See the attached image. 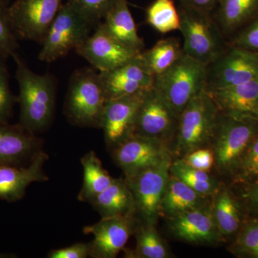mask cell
<instances>
[{
	"mask_svg": "<svg viewBox=\"0 0 258 258\" xmlns=\"http://www.w3.org/2000/svg\"><path fill=\"white\" fill-rule=\"evenodd\" d=\"M147 91L107 101L100 128L110 149L134 135L139 108Z\"/></svg>",
	"mask_w": 258,
	"mask_h": 258,
	"instance_id": "9a60e30c",
	"label": "cell"
},
{
	"mask_svg": "<svg viewBox=\"0 0 258 258\" xmlns=\"http://www.w3.org/2000/svg\"><path fill=\"white\" fill-rule=\"evenodd\" d=\"M101 217L135 215L133 194L125 178L114 179L110 186L89 203Z\"/></svg>",
	"mask_w": 258,
	"mask_h": 258,
	"instance_id": "cb8c5ba5",
	"label": "cell"
},
{
	"mask_svg": "<svg viewBox=\"0 0 258 258\" xmlns=\"http://www.w3.org/2000/svg\"><path fill=\"white\" fill-rule=\"evenodd\" d=\"M13 57L17 64L15 77L20 88V123L35 134L46 128L52 120L57 83L52 75L34 73L18 52Z\"/></svg>",
	"mask_w": 258,
	"mask_h": 258,
	"instance_id": "6da1fadb",
	"label": "cell"
},
{
	"mask_svg": "<svg viewBox=\"0 0 258 258\" xmlns=\"http://www.w3.org/2000/svg\"><path fill=\"white\" fill-rule=\"evenodd\" d=\"M179 40L174 37L161 39L141 54L142 60L153 76H159L170 69L183 55Z\"/></svg>",
	"mask_w": 258,
	"mask_h": 258,
	"instance_id": "484cf974",
	"label": "cell"
},
{
	"mask_svg": "<svg viewBox=\"0 0 258 258\" xmlns=\"http://www.w3.org/2000/svg\"><path fill=\"white\" fill-rule=\"evenodd\" d=\"M107 103L99 73L91 68L75 71L70 79L64 113L70 121L83 127L100 128Z\"/></svg>",
	"mask_w": 258,
	"mask_h": 258,
	"instance_id": "52a82bcc",
	"label": "cell"
},
{
	"mask_svg": "<svg viewBox=\"0 0 258 258\" xmlns=\"http://www.w3.org/2000/svg\"><path fill=\"white\" fill-rule=\"evenodd\" d=\"M258 134V120L220 111L210 147L215 166L222 176L232 178L249 144Z\"/></svg>",
	"mask_w": 258,
	"mask_h": 258,
	"instance_id": "277c9868",
	"label": "cell"
},
{
	"mask_svg": "<svg viewBox=\"0 0 258 258\" xmlns=\"http://www.w3.org/2000/svg\"><path fill=\"white\" fill-rule=\"evenodd\" d=\"M180 159L191 167L209 172L215 165V157L211 147L200 148Z\"/></svg>",
	"mask_w": 258,
	"mask_h": 258,
	"instance_id": "d590c367",
	"label": "cell"
},
{
	"mask_svg": "<svg viewBox=\"0 0 258 258\" xmlns=\"http://www.w3.org/2000/svg\"><path fill=\"white\" fill-rule=\"evenodd\" d=\"M172 159L125 176L133 194L137 212L145 223L155 225L161 215V202L170 176Z\"/></svg>",
	"mask_w": 258,
	"mask_h": 258,
	"instance_id": "ba28073f",
	"label": "cell"
},
{
	"mask_svg": "<svg viewBox=\"0 0 258 258\" xmlns=\"http://www.w3.org/2000/svg\"><path fill=\"white\" fill-rule=\"evenodd\" d=\"M147 23L159 33L180 30V15L173 0H154L146 11Z\"/></svg>",
	"mask_w": 258,
	"mask_h": 258,
	"instance_id": "f546056e",
	"label": "cell"
},
{
	"mask_svg": "<svg viewBox=\"0 0 258 258\" xmlns=\"http://www.w3.org/2000/svg\"><path fill=\"white\" fill-rule=\"evenodd\" d=\"M6 61L0 60V121L8 122L13 115V106L18 103L10 88V74Z\"/></svg>",
	"mask_w": 258,
	"mask_h": 258,
	"instance_id": "836d02e7",
	"label": "cell"
},
{
	"mask_svg": "<svg viewBox=\"0 0 258 258\" xmlns=\"http://www.w3.org/2000/svg\"><path fill=\"white\" fill-rule=\"evenodd\" d=\"M171 233L178 240L195 244H215L223 242L217 229L211 203L168 218Z\"/></svg>",
	"mask_w": 258,
	"mask_h": 258,
	"instance_id": "2e32d148",
	"label": "cell"
},
{
	"mask_svg": "<svg viewBox=\"0 0 258 258\" xmlns=\"http://www.w3.org/2000/svg\"><path fill=\"white\" fill-rule=\"evenodd\" d=\"M2 2H3V3H5V4L9 5V3L10 0H1Z\"/></svg>",
	"mask_w": 258,
	"mask_h": 258,
	"instance_id": "60d3db41",
	"label": "cell"
},
{
	"mask_svg": "<svg viewBox=\"0 0 258 258\" xmlns=\"http://www.w3.org/2000/svg\"><path fill=\"white\" fill-rule=\"evenodd\" d=\"M101 23L111 36L134 50L144 51V40L139 35L127 0H118Z\"/></svg>",
	"mask_w": 258,
	"mask_h": 258,
	"instance_id": "7402d4cb",
	"label": "cell"
},
{
	"mask_svg": "<svg viewBox=\"0 0 258 258\" xmlns=\"http://www.w3.org/2000/svg\"><path fill=\"white\" fill-rule=\"evenodd\" d=\"M18 41L12 26L9 5L0 0V60L6 61L18 52Z\"/></svg>",
	"mask_w": 258,
	"mask_h": 258,
	"instance_id": "d6a6232c",
	"label": "cell"
},
{
	"mask_svg": "<svg viewBox=\"0 0 258 258\" xmlns=\"http://www.w3.org/2000/svg\"><path fill=\"white\" fill-rule=\"evenodd\" d=\"M228 44L258 53V16L236 33Z\"/></svg>",
	"mask_w": 258,
	"mask_h": 258,
	"instance_id": "e575fe53",
	"label": "cell"
},
{
	"mask_svg": "<svg viewBox=\"0 0 258 258\" xmlns=\"http://www.w3.org/2000/svg\"><path fill=\"white\" fill-rule=\"evenodd\" d=\"M179 2L180 5L188 8L213 14L218 0H179Z\"/></svg>",
	"mask_w": 258,
	"mask_h": 258,
	"instance_id": "ab89813d",
	"label": "cell"
},
{
	"mask_svg": "<svg viewBox=\"0 0 258 258\" xmlns=\"http://www.w3.org/2000/svg\"><path fill=\"white\" fill-rule=\"evenodd\" d=\"M170 173L197 192L208 198H212L222 184L209 171L191 167L180 158L172 159Z\"/></svg>",
	"mask_w": 258,
	"mask_h": 258,
	"instance_id": "f1b7e54d",
	"label": "cell"
},
{
	"mask_svg": "<svg viewBox=\"0 0 258 258\" xmlns=\"http://www.w3.org/2000/svg\"><path fill=\"white\" fill-rule=\"evenodd\" d=\"M232 179L242 185L258 183V134L244 152Z\"/></svg>",
	"mask_w": 258,
	"mask_h": 258,
	"instance_id": "1f68e13d",
	"label": "cell"
},
{
	"mask_svg": "<svg viewBox=\"0 0 258 258\" xmlns=\"http://www.w3.org/2000/svg\"><path fill=\"white\" fill-rule=\"evenodd\" d=\"M76 52L99 72L111 71L137 59L142 52L134 50L111 36L101 24Z\"/></svg>",
	"mask_w": 258,
	"mask_h": 258,
	"instance_id": "4fadbf2b",
	"label": "cell"
},
{
	"mask_svg": "<svg viewBox=\"0 0 258 258\" xmlns=\"http://www.w3.org/2000/svg\"><path fill=\"white\" fill-rule=\"evenodd\" d=\"M98 25L77 0H67L60 7L44 37L39 60L54 62L76 50Z\"/></svg>",
	"mask_w": 258,
	"mask_h": 258,
	"instance_id": "7a4b0ae2",
	"label": "cell"
},
{
	"mask_svg": "<svg viewBox=\"0 0 258 258\" xmlns=\"http://www.w3.org/2000/svg\"><path fill=\"white\" fill-rule=\"evenodd\" d=\"M207 91L222 113L258 120V79L233 87Z\"/></svg>",
	"mask_w": 258,
	"mask_h": 258,
	"instance_id": "ffe728a7",
	"label": "cell"
},
{
	"mask_svg": "<svg viewBox=\"0 0 258 258\" xmlns=\"http://www.w3.org/2000/svg\"><path fill=\"white\" fill-rule=\"evenodd\" d=\"M118 0H77L86 13L96 23H101L107 13Z\"/></svg>",
	"mask_w": 258,
	"mask_h": 258,
	"instance_id": "8d00e7d4",
	"label": "cell"
},
{
	"mask_svg": "<svg viewBox=\"0 0 258 258\" xmlns=\"http://www.w3.org/2000/svg\"><path fill=\"white\" fill-rule=\"evenodd\" d=\"M62 3V0H15L9 10L17 39L42 44Z\"/></svg>",
	"mask_w": 258,
	"mask_h": 258,
	"instance_id": "30bf717a",
	"label": "cell"
},
{
	"mask_svg": "<svg viewBox=\"0 0 258 258\" xmlns=\"http://www.w3.org/2000/svg\"><path fill=\"white\" fill-rule=\"evenodd\" d=\"M228 249L236 257L258 258L257 217L244 220Z\"/></svg>",
	"mask_w": 258,
	"mask_h": 258,
	"instance_id": "4dcf8cb0",
	"label": "cell"
},
{
	"mask_svg": "<svg viewBox=\"0 0 258 258\" xmlns=\"http://www.w3.org/2000/svg\"><path fill=\"white\" fill-rule=\"evenodd\" d=\"M81 161L83 168V184L78 199L79 201L90 203L108 188L114 179L105 170L94 152L83 156Z\"/></svg>",
	"mask_w": 258,
	"mask_h": 258,
	"instance_id": "4316f807",
	"label": "cell"
},
{
	"mask_svg": "<svg viewBox=\"0 0 258 258\" xmlns=\"http://www.w3.org/2000/svg\"><path fill=\"white\" fill-rule=\"evenodd\" d=\"M211 201L212 198L197 192L170 173L161 202V215L169 218L182 212L203 208Z\"/></svg>",
	"mask_w": 258,
	"mask_h": 258,
	"instance_id": "d4e9b609",
	"label": "cell"
},
{
	"mask_svg": "<svg viewBox=\"0 0 258 258\" xmlns=\"http://www.w3.org/2000/svg\"><path fill=\"white\" fill-rule=\"evenodd\" d=\"M220 111L208 91L190 102L179 116L173 147V156L182 158L200 149L210 147Z\"/></svg>",
	"mask_w": 258,
	"mask_h": 258,
	"instance_id": "3957f363",
	"label": "cell"
},
{
	"mask_svg": "<svg viewBox=\"0 0 258 258\" xmlns=\"http://www.w3.org/2000/svg\"><path fill=\"white\" fill-rule=\"evenodd\" d=\"M213 16L227 41L258 16V0H218Z\"/></svg>",
	"mask_w": 258,
	"mask_h": 258,
	"instance_id": "44dd1931",
	"label": "cell"
},
{
	"mask_svg": "<svg viewBox=\"0 0 258 258\" xmlns=\"http://www.w3.org/2000/svg\"><path fill=\"white\" fill-rule=\"evenodd\" d=\"M99 76L107 101L154 87V76L148 71L141 55L116 69L99 72Z\"/></svg>",
	"mask_w": 258,
	"mask_h": 258,
	"instance_id": "e0dca14e",
	"label": "cell"
},
{
	"mask_svg": "<svg viewBox=\"0 0 258 258\" xmlns=\"http://www.w3.org/2000/svg\"><path fill=\"white\" fill-rule=\"evenodd\" d=\"M178 10L183 52L208 66L228 45L213 14L180 4Z\"/></svg>",
	"mask_w": 258,
	"mask_h": 258,
	"instance_id": "8992f818",
	"label": "cell"
},
{
	"mask_svg": "<svg viewBox=\"0 0 258 258\" xmlns=\"http://www.w3.org/2000/svg\"><path fill=\"white\" fill-rule=\"evenodd\" d=\"M40 139L20 124L0 121V166H20L40 150Z\"/></svg>",
	"mask_w": 258,
	"mask_h": 258,
	"instance_id": "d6986e66",
	"label": "cell"
},
{
	"mask_svg": "<svg viewBox=\"0 0 258 258\" xmlns=\"http://www.w3.org/2000/svg\"><path fill=\"white\" fill-rule=\"evenodd\" d=\"M137 225L134 215L101 217L93 225L86 226L83 232L93 235L90 242V257L115 258L124 249Z\"/></svg>",
	"mask_w": 258,
	"mask_h": 258,
	"instance_id": "5bb4252c",
	"label": "cell"
},
{
	"mask_svg": "<svg viewBox=\"0 0 258 258\" xmlns=\"http://www.w3.org/2000/svg\"><path fill=\"white\" fill-rule=\"evenodd\" d=\"M137 245L134 250H125V257L132 258H168L170 251L155 225L145 223L137 225L134 232Z\"/></svg>",
	"mask_w": 258,
	"mask_h": 258,
	"instance_id": "83f0119b",
	"label": "cell"
},
{
	"mask_svg": "<svg viewBox=\"0 0 258 258\" xmlns=\"http://www.w3.org/2000/svg\"><path fill=\"white\" fill-rule=\"evenodd\" d=\"M208 66L183 53L175 63L154 77V88L178 116L207 90Z\"/></svg>",
	"mask_w": 258,
	"mask_h": 258,
	"instance_id": "5b68a950",
	"label": "cell"
},
{
	"mask_svg": "<svg viewBox=\"0 0 258 258\" xmlns=\"http://www.w3.org/2000/svg\"><path fill=\"white\" fill-rule=\"evenodd\" d=\"M240 204L232 191L223 184L212 198V213L223 241L237 235L243 224Z\"/></svg>",
	"mask_w": 258,
	"mask_h": 258,
	"instance_id": "603a6c76",
	"label": "cell"
},
{
	"mask_svg": "<svg viewBox=\"0 0 258 258\" xmlns=\"http://www.w3.org/2000/svg\"><path fill=\"white\" fill-rule=\"evenodd\" d=\"M111 150L113 161L123 171L125 176L133 175L173 158L170 146L167 144L136 134Z\"/></svg>",
	"mask_w": 258,
	"mask_h": 258,
	"instance_id": "8fae6325",
	"label": "cell"
},
{
	"mask_svg": "<svg viewBox=\"0 0 258 258\" xmlns=\"http://www.w3.org/2000/svg\"><path fill=\"white\" fill-rule=\"evenodd\" d=\"M90 257L89 243H76L63 248L53 249L47 254L49 258H86Z\"/></svg>",
	"mask_w": 258,
	"mask_h": 258,
	"instance_id": "74e56055",
	"label": "cell"
},
{
	"mask_svg": "<svg viewBox=\"0 0 258 258\" xmlns=\"http://www.w3.org/2000/svg\"><path fill=\"white\" fill-rule=\"evenodd\" d=\"M179 116L154 87L147 90L139 108L136 135L158 139L172 145L177 130Z\"/></svg>",
	"mask_w": 258,
	"mask_h": 258,
	"instance_id": "7c38bea8",
	"label": "cell"
},
{
	"mask_svg": "<svg viewBox=\"0 0 258 258\" xmlns=\"http://www.w3.org/2000/svg\"><path fill=\"white\" fill-rule=\"evenodd\" d=\"M242 186L244 187L241 197L244 204L247 205L251 211L258 215V183Z\"/></svg>",
	"mask_w": 258,
	"mask_h": 258,
	"instance_id": "f35d334b",
	"label": "cell"
},
{
	"mask_svg": "<svg viewBox=\"0 0 258 258\" xmlns=\"http://www.w3.org/2000/svg\"><path fill=\"white\" fill-rule=\"evenodd\" d=\"M48 159L46 153L39 151L29 165L0 166V199L15 202L23 198L27 187L35 181L48 179L43 171V166Z\"/></svg>",
	"mask_w": 258,
	"mask_h": 258,
	"instance_id": "ac0fdd59",
	"label": "cell"
},
{
	"mask_svg": "<svg viewBox=\"0 0 258 258\" xmlns=\"http://www.w3.org/2000/svg\"><path fill=\"white\" fill-rule=\"evenodd\" d=\"M257 79L258 53L228 44L208 66L206 91L233 87Z\"/></svg>",
	"mask_w": 258,
	"mask_h": 258,
	"instance_id": "9c48e42d",
	"label": "cell"
}]
</instances>
